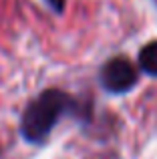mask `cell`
<instances>
[{
	"label": "cell",
	"instance_id": "1",
	"mask_svg": "<svg viewBox=\"0 0 157 159\" xmlns=\"http://www.w3.org/2000/svg\"><path fill=\"white\" fill-rule=\"evenodd\" d=\"M71 111H77V103L71 95L59 89L43 91L24 109L20 117V133L28 143L40 145L48 139L61 117Z\"/></svg>",
	"mask_w": 157,
	"mask_h": 159
},
{
	"label": "cell",
	"instance_id": "2",
	"mask_svg": "<svg viewBox=\"0 0 157 159\" xmlns=\"http://www.w3.org/2000/svg\"><path fill=\"white\" fill-rule=\"evenodd\" d=\"M99 83L107 93L123 95L137 85V69L133 66L131 61L123 57H115L101 66Z\"/></svg>",
	"mask_w": 157,
	"mask_h": 159
},
{
	"label": "cell",
	"instance_id": "3",
	"mask_svg": "<svg viewBox=\"0 0 157 159\" xmlns=\"http://www.w3.org/2000/svg\"><path fill=\"white\" fill-rule=\"evenodd\" d=\"M139 69L149 77H157V40L139 51Z\"/></svg>",
	"mask_w": 157,
	"mask_h": 159
},
{
	"label": "cell",
	"instance_id": "4",
	"mask_svg": "<svg viewBox=\"0 0 157 159\" xmlns=\"http://www.w3.org/2000/svg\"><path fill=\"white\" fill-rule=\"evenodd\" d=\"M44 2L51 6L52 12H56V14H63L65 12V4H67V0H44Z\"/></svg>",
	"mask_w": 157,
	"mask_h": 159
}]
</instances>
